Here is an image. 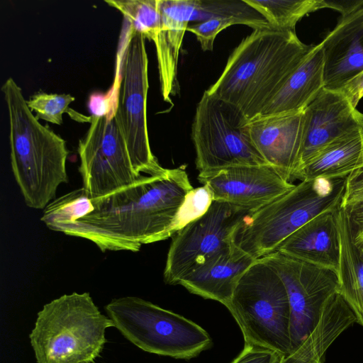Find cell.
Returning <instances> with one entry per match:
<instances>
[{
	"mask_svg": "<svg viewBox=\"0 0 363 363\" xmlns=\"http://www.w3.org/2000/svg\"><path fill=\"white\" fill-rule=\"evenodd\" d=\"M363 167V142L360 128L330 143L301 169L296 179L347 177Z\"/></svg>",
	"mask_w": 363,
	"mask_h": 363,
	"instance_id": "7402d4cb",
	"label": "cell"
},
{
	"mask_svg": "<svg viewBox=\"0 0 363 363\" xmlns=\"http://www.w3.org/2000/svg\"><path fill=\"white\" fill-rule=\"evenodd\" d=\"M281 363H298L291 355L285 356Z\"/></svg>",
	"mask_w": 363,
	"mask_h": 363,
	"instance_id": "4dcf8cb0",
	"label": "cell"
},
{
	"mask_svg": "<svg viewBox=\"0 0 363 363\" xmlns=\"http://www.w3.org/2000/svg\"><path fill=\"white\" fill-rule=\"evenodd\" d=\"M360 130H361L362 137V142H363V113H362V115H361Z\"/></svg>",
	"mask_w": 363,
	"mask_h": 363,
	"instance_id": "1f68e13d",
	"label": "cell"
},
{
	"mask_svg": "<svg viewBox=\"0 0 363 363\" xmlns=\"http://www.w3.org/2000/svg\"><path fill=\"white\" fill-rule=\"evenodd\" d=\"M262 258L277 271L288 294L293 352L315 330L330 298L338 292L337 273L278 251Z\"/></svg>",
	"mask_w": 363,
	"mask_h": 363,
	"instance_id": "8fae6325",
	"label": "cell"
},
{
	"mask_svg": "<svg viewBox=\"0 0 363 363\" xmlns=\"http://www.w3.org/2000/svg\"><path fill=\"white\" fill-rule=\"evenodd\" d=\"M111 327L88 292H73L44 305L29 339L37 363H94Z\"/></svg>",
	"mask_w": 363,
	"mask_h": 363,
	"instance_id": "5b68a950",
	"label": "cell"
},
{
	"mask_svg": "<svg viewBox=\"0 0 363 363\" xmlns=\"http://www.w3.org/2000/svg\"><path fill=\"white\" fill-rule=\"evenodd\" d=\"M341 207L347 215L354 242L363 254V167L347 177Z\"/></svg>",
	"mask_w": 363,
	"mask_h": 363,
	"instance_id": "d4e9b609",
	"label": "cell"
},
{
	"mask_svg": "<svg viewBox=\"0 0 363 363\" xmlns=\"http://www.w3.org/2000/svg\"><path fill=\"white\" fill-rule=\"evenodd\" d=\"M340 241L338 293L363 326V254L354 242L346 211H335Z\"/></svg>",
	"mask_w": 363,
	"mask_h": 363,
	"instance_id": "44dd1931",
	"label": "cell"
},
{
	"mask_svg": "<svg viewBox=\"0 0 363 363\" xmlns=\"http://www.w3.org/2000/svg\"><path fill=\"white\" fill-rule=\"evenodd\" d=\"M198 180L208 187L213 201L252 211L270 203L295 186L268 164L236 166L199 173Z\"/></svg>",
	"mask_w": 363,
	"mask_h": 363,
	"instance_id": "4fadbf2b",
	"label": "cell"
},
{
	"mask_svg": "<svg viewBox=\"0 0 363 363\" xmlns=\"http://www.w3.org/2000/svg\"><path fill=\"white\" fill-rule=\"evenodd\" d=\"M320 44L324 88L340 91L363 72V0L341 13Z\"/></svg>",
	"mask_w": 363,
	"mask_h": 363,
	"instance_id": "9a60e30c",
	"label": "cell"
},
{
	"mask_svg": "<svg viewBox=\"0 0 363 363\" xmlns=\"http://www.w3.org/2000/svg\"><path fill=\"white\" fill-rule=\"evenodd\" d=\"M9 120L12 172L25 203L45 209L57 190L68 182L65 140L42 125L27 105L21 88L12 77L1 86Z\"/></svg>",
	"mask_w": 363,
	"mask_h": 363,
	"instance_id": "3957f363",
	"label": "cell"
},
{
	"mask_svg": "<svg viewBox=\"0 0 363 363\" xmlns=\"http://www.w3.org/2000/svg\"><path fill=\"white\" fill-rule=\"evenodd\" d=\"M361 115L341 91L323 88L303 111L299 169L337 138L360 128Z\"/></svg>",
	"mask_w": 363,
	"mask_h": 363,
	"instance_id": "5bb4252c",
	"label": "cell"
},
{
	"mask_svg": "<svg viewBox=\"0 0 363 363\" xmlns=\"http://www.w3.org/2000/svg\"><path fill=\"white\" fill-rule=\"evenodd\" d=\"M212 201L213 197L207 186L203 185L193 189L186 196L179 212L176 225L177 233L203 216L209 208Z\"/></svg>",
	"mask_w": 363,
	"mask_h": 363,
	"instance_id": "83f0119b",
	"label": "cell"
},
{
	"mask_svg": "<svg viewBox=\"0 0 363 363\" xmlns=\"http://www.w3.org/2000/svg\"><path fill=\"white\" fill-rule=\"evenodd\" d=\"M191 21H203L218 16H235L254 29L272 28L267 21L245 0H192Z\"/></svg>",
	"mask_w": 363,
	"mask_h": 363,
	"instance_id": "cb8c5ba5",
	"label": "cell"
},
{
	"mask_svg": "<svg viewBox=\"0 0 363 363\" xmlns=\"http://www.w3.org/2000/svg\"><path fill=\"white\" fill-rule=\"evenodd\" d=\"M346 179L347 177L301 181L247 216L233 232L232 245L255 259L276 252L306 223L341 206Z\"/></svg>",
	"mask_w": 363,
	"mask_h": 363,
	"instance_id": "277c9868",
	"label": "cell"
},
{
	"mask_svg": "<svg viewBox=\"0 0 363 363\" xmlns=\"http://www.w3.org/2000/svg\"><path fill=\"white\" fill-rule=\"evenodd\" d=\"M116 108L101 116H91L89 127L79 141L82 187L92 198L128 187L145 176L130 153Z\"/></svg>",
	"mask_w": 363,
	"mask_h": 363,
	"instance_id": "9c48e42d",
	"label": "cell"
},
{
	"mask_svg": "<svg viewBox=\"0 0 363 363\" xmlns=\"http://www.w3.org/2000/svg\"><path fill=\"white\" fill-rule=\"evenodd\" d=\"M321 44L311 51L259 116L302 112L324 88Z\"/></svg>",
	"mask_w": 363,
	"mask_h": 363,
	"instance_id": "ffe728a7",
	"label": "cell"
},
{
	"mask_svg": "<svg viewBox=\"0 0 363 363\" xmlns=\"http://www.w3.org/2000/svg\"><path fill=\"white\" fill-rule=\"evenodd\" d=\"M285 356L267 347L245 344L243 350L230 363H281Z\"/></svg>",
	"mask_w": 363,
	"mask_h": 363,
	"instance_id": "f1b7e54d",
	"label": "cell"
},
{
	"mask_svg": "<svg viewBox=\"0 0 363 363\" xmlns=\"http://www.w3.org/2000/svg\"><path fill=\"white\" fill-rule=\"evenodd\" d=\"M303 111L258 116L249 121L251 140L266 162L287 181L296 179L303 133Z\"/></svg>",
	"mask_w": 363,
	"mask_h": 363,
	"instance_id": "2e32d148",
	"label": "cell"
},
{
	"mask_svg": "<svg viewBox=\"0 0 363 363\" xmlns=\"http://www.w3.org/2000/svg\"><path fill=\"white\" fill-rule=\"evenodd\" d=\"M105 311L114 327L145 352L189 359L212 346L207 331L196 323L138 297L114 298Z\"/></svg>",
	"mask_w": 363,
	"mask_h": 363,
	"instance_id": "52a82bcc",
	"label": "cell"
},
{
	"mask_svg": "<svg viewBox=\"0 0 363 363\" xmlns=\"http://www.w3.org/2000/svg\"><path fill=\"white\" fill-rule=\"evenodd\" d=\"M313 48L301 42L295 30L254 29L206 91L252 120L261 114Z\"/></svg>",
	"mask_w": 363,
	"mask_h": 363,
	"instance_id": "7a4b0ae2",
	"label": "cell"
},
{
	"mask_svg": "<svg viewBox=\"0 0 363 363\" xmlns=\"http://www.w3.org/2000/svg\"><path fill=\"white\" fill-rule=\"evenodd\" d=\"M193 189L184 169L163 167L101 197H91L83 187L72 190L51 201L40 220L49 229L86 239L104 252H136L177 233L179 212Z\"/></svg>",
	"mask_w": 363,
	"mask_h": 363,
	"instance_id": "6da1fadb",
	"label": "cell"
},
{
	"mask_svg": "<svg viewBox=\"0 0 363 363\" xmlns=\"http://www.w3.org/2000/svg\"><path fill=\"white\" fill-rule=\"evenodd\" d=\"M74 99L69 94H48L39 91L26 100V102L31 111H35L38 119L61 125L63 113H69V105Z\"/></svg>",
	"mask_w": 363,
	"mask_h": 363,
	"instance_id": "484cf974",
	"label": "cell"
},
{
	"mask_svg": "<svg viewBox=\"0 0 363 363\" xmlns=\"http://www.w3.org/2000/svg\"><path fill=\"white\" fill-rule=\"evenodd\" d=\"M277 251L337 273L340 241L335 211L315 217L286 238Z\"/></svg>",
	"mask_w": 363,
	"mask_h": 363,
	"instance_id": "d6986e66",
	"label": "cell"
},
{
	"mask_svg": "<svg viewBox=\"0 0 363 363\" xmlns=\"http://www.w3.org/2000/svg\"><path fill=\"white\" fill-rule=\"evenodd\" d=\"M352 106L356 108L363 97V72L350 82L342 91Z\"/></svg>",
	"mask_w": 363,
	"mask_h": 363,
	"instance_id": "f546056e",
	"label": "cell"
},
{
	"mask_svg": "<svg viewBox=\"0 0 363 363\" xmlns=\"http://www.w3.org/2000/svg\"><path fill=\"white\" fill-rule=\"evenodd\" d=\"M249 121L234 105L203 92L191 127L199 173L267 164L251 140Z\"/></svg>",
	"mask_w": 363,
	"mask_h": 363,
	"instance_id": "ba28073f",
	"label": "cell"
},
{
	"mask_svg": "<svg viewBox=\"0 0 363 363\" xmlns=\"http://www.w3.org/2000/svg\"><path fill=\"white\" fill-rule=\"evenodd\" d=\"M252 210L213 201L208 211L174 235L164 270L166 284L176 285L196 266L232 245V235Z\"/></svg>",
	"mask_w": 363,
	"mask_h": 363,
	"instance_id": "7c38bea8",
	"label": "cell"
},
{
	"mask_svg": "<svg viewBox=\"0 0 363 363\" xmlns=\"http://www.w3.org/2000/svg\"><path fill=\"white\" fill-rule=\"evenodd\" d=\"M121 77L115 114L134 162L143 174H153L163 167L152 152L147 130L145 37L130 28L121 59Z\"/></svg>",
	"mask_w": 363,
	"mask_h": 363,
	"instance_id": "30bf717a",
	"label": "cell"
},
{
	"mask_svg": "<svg viewBox=\"0 0 363 363\" xmlns=\"http://www.w3.org/2000/svg\"><path fill=\"white\" fill-rule=\"evenodd\" d=\"M242 24L246 21L235 16H218L188 26L186 30L194 33L203 51H212L217 35L228 27Z\"/></svg>",
	"mask_w": 363,
	"mask_h": 363,
	"instance_id": "4316f807",
	"label": "cell"
},
{
	"mask_svg": "<svg viewBox=\"0 0 363 363\" xmlns=\"http://www.w3.org/2000/svg\"><path fill=\"white\" fill-rule=\"evenodd\" d=\"M255 260L232 245L194 267L178 284L227 308L240 279Z\"/></svg>",
	"mask_w": 363,
	"mask_h": 363,
	"instance_id": "e0dca14e",
	"label": "cell"
},
{
	"mask_svg": "<svg viewBox=\"0 0 363 363\" xmlns=\"http://www.w3.org/2000/svg\"><path fill=\"white\" fill-rule=\"evenodd\" d=\"M267 21L272 28L295 30L306 15L328 9L326 0H245Z\"/></svg>",
	"mask_w": 363,
	"mask_h": 363,
	"instance_id": "603a6c76",
	"label": "cell"
},
{
	"mask_svg": "<svg viewBox=\"0 0 363 363\" xmlns=\"http://www.w3.org/2000/svg\"><path fill=\"white\" fill-rule=\"evenodd\" d=\"M238 324L245 344L292 352L291 309L285 285L263 258L245 272L227 307Z\"/></svg>",
	"mask_w": 363,
	"mask_h": 363,
	"instance_id": "8992f818",
	"label": "cell"
},
{
	"mask_svg": "<svg viewBox=\"0 0 363 363\" xmlns=\"http://www.w3.org/2000/svg\"><path fill=\"white\" fill-rule=\"evenodd\" d=\"M160 29L154 42L160 89L164 101L179 92L177 67L180 49L188 24L191 21L192 0H158Z\"/></svg>",
	"mask_w": 363,
	"mask_h": 363,
	"instance_id": "ac0fdd59",
	"label": "cell"
}]
</instances>
